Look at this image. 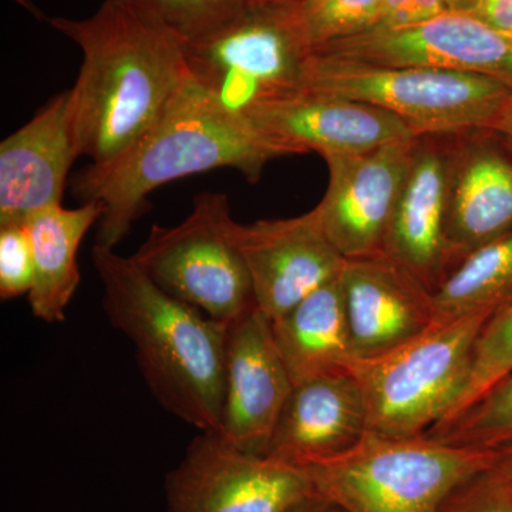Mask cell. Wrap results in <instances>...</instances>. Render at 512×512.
Returning <instances> with one entry per match:
<instances>
[{"instance_id": "6da1fadb", "label": "cell", "mask_w": 512, "mask_h": 512, "mask_svg": "<svg viewBox=\"0 0 512 512\" xmlns=\"http://www.w3.org/2000/svg\"><path fill=\"white\" fill-rule=\"evenodd\" d=\"M83 53L74 84L77 153L93 165L123 156L188 76L184 40L136 0H106L86 19H49Z\"/></svg>"}, {"instance_id": "7a4b0ae2", "label": "cell", "mask_w": 512, "mask_h": 512, "mask_svg": "<svg viewBox=\"0 0 512 512\" xmlns=\"http://www.w3.org/2000/svg\"><path fill=\"white\" fill-rule=\"evenodd\" d=\"M281 157L251 121L224 109L187 76L130 150L77 174L73 194L79 201L103 205L96 244L116 248L146 211L148 195L161 185L220 168L258 183L266 164Z\"/></svg>"}, {"instance_id": "3957f363", "label": "cell", "mask_w": 512, "mask_h": 512, "mask_svg": "<svg viewBox=\"0 0 512 512\" xmlns=\"http://www.w3.org/2000/svg\"><path fill=\"white\" fill-rule=\"evenodd\" d=\"M103 308L126 335L148 390L200 433H220L229 325L154 284L133 258L96 244Z\"/></svg>"}, {"instance_id": "277c9868", "label": "cell", "mask_w": 512, "mask_h": 512, "mask_svg": "<svg viewBox=\"0 0 512 512\" xmlns=\"http://www.w3.org/2000/svg\"><path fill=\"white\" fill-rule=\"evenodd\" d=\"M500 454L431 439L367 431L338 456L302 466L313 493L346 512H437Z\"/></svg>"}, {"instance_id": "5b68a950", "label": "cell", "mask_w": 512, "mask_h": 512, "mask_svg": "<svg viewBox=\"0 0 512 512\" xmlns=\"http://www.w3.org/2000/svg\"><path fill=\"white\" fill-rule=\"evenodd\" d=\"M512 83L480 74L379 66L312 52L301 89L379 107L416 136L490 130Z\"/></svg>"}, {"instance_id": "8992f818", "label": "cell", "mask_w": 512, "mask_h": 512, "mask_svg": "<svg viewBox=\"0 0 512 512\" xmlns=\"http://www.w3.org/2000/svg\"><path fill=\"white\" fill-rule=\"evenodd\" d=\"M491 316L437 323L387 355L357 362L352 373L370 433L421 436L446 419L466 389L478 336Z\"/></svg>"}, {"instance_id": "52a82bcc", "label": "cell", "mask_w": 512, "mask_h": 512, "mask_svg": "<svg viewBox=\"0 0 512 512\" xmlns=\"http://www.w3.org/2000/svg\"><path fill=\"white\" fill-rule=\"evenodd\" d=\"M188 76L238 116L301 90L312 53L293 2L252 0L234 18L184 42Z\"/></svg>"}, {"instance_id": "ba28073f", "label": "cell", "mask_w": 512, "mask_h": 512, "mask_svg": "<svg viewBox=\"0 0 512 512\" xmlns=\"http://www.w3.org/2000/svg\"><path fill=\"white\" fill-rule=\"evenodd\" d=\"M227 195H197L174 227L153 225L133 261L163 291L212 319L231 323L256 308L247 266L232 242Z\"/></svg>"}, {"instance_id": "9c48e42d", "label": "cell", "mask_w": 512, "mask_h": 512, "mask_svg": "<svg viewBox=\"0 0 512 512\" xmlns=\"http://www.w3.org/2000/svg\"><path fill=\"white\" fill-rule=\"evenodd\" d=\"M167 512H292L312 497L302 467L200 433L165 477Z\"/></svg>"}, {"instance_id": "30bf717a", "label": "cell", "mask_w": 512, "mask_h": 512, "mask_svg": "<svg viewBox=\"0 0 512 512\" xmlns=\"http://www.w3.org/2000/svg\"><path fill=\"white\" fill-rule=\"evenodd\" d=\"M312 52L379 66L480 74L512 83V33L466 10H447L412 28L367 30Z\"/></svg>"}, {"instance_id": "8fae6325", "label": "cell", "mask_w": 512, "mask_h": 512, "mask_svg": "<svg viewBox=\"0 0 512 512\" xmlns=\"http://www.w3.org/2000/svg\"><path fill=\"white\" fill-rule=\"evenodd\" d=\"M229 234L247 266L256 308L272 322L338 278L346 264L326 237L315 208L284 220H232Z\"/></svg>"}, {"instance_id": "7c38bea8", "label": "cell", "mask_w": 512, "mask_h": 512, "mask_svg": "<svg viewBox=\"0 0 512 512\" xmlns=\"http://www.w3.org/2000/svg\"><path fill=\"white\" fill-rule=\"evenodd\" d=\"M416 137L323 158L329 184L316 205L326 237L345 259L383 254L384 237Z\"/></svg>"}, {"instance_id": "4fadbf2b", "label": "cell", "mask_w": 512, "mask_h": 512, "mask_svg": "<svg viewBox=\"0 0 512 512\" xmlns=\"http://www.w3.org/2000/svg\"><path fill=\"white\" fill-rule=\"evenodd\" d=\"M272 320L252 309L229 325L220 436L265 456L293 390Z\"/></svg>"}, {"instance_id": "5bb4252c", "label": "cell", "mask_w": 512, "mask_h": 512, "mask_svg": "<svg viewBox=\"0 0 512 512\" xmlns=\"http://www.w3.org/2000/svg\"><path fill=\"white\" fill-rule=\"evenodd\" d=\"M245 119L284 157L363 153L417 137L403 120L379 107L303 89L259 104Z\"/></svg>"}, {"instance_id": "9a60e30c", "label": "cell", "mask_w": 512, "mask_h": 512, "mask_svg": "<svg viewBox=\"0 0 512 512\" xmlns=\"http://www.w3.org/2000/svg\"><path fill=\"white\" fill-rule=\"evenodd\" d=\"M454 134H426L414 140L383 244V254L412 272L433 295L453 272L447 198Z\"/></svg>"}, {"instance_id": "2e32d148", "label": "cell", "mask_w": 512, "mask_h": 512, "mask_svg": "<svg viewBox=\"0 0 512 512\" xmlns=\"http://www.w3.org/2000/svg\"><path fill=\"white\" fill-rule=\"evenodd\" d=\"M340 284L357 362L387 355L436 325L433 292L387 255L346 259Z\"/></svg>"}, {"instance_id": "e0dca14e", "label": "cell", "mask_w": 512, "mask_h": 512, "mask_svg": "<svg viewBox=\"0 0 512 512\" xmlns=\"http://www.w3.org/2000/svg\"><path fill=\"white\" fill-rule=\"evenodd\" d=\"M512 229V156L491 131L453 136L448 168L447 247L453 271Z\"/></svg>"}, {"instance_id": "ac0fdd59", "label": "cell", "mask_w": 512, "mask_h": 512, "mask_svg": "<svg viewBox=\"0 0 512 512\" xmlns=\"http://www.w3.org/2000/svg\"><path fill=\"white\" fill-rule=\"evenodd\" d=\"M70 99V90L57 94L0 144V225H25L35 212L62 204L80 157Z\"/></svg>"}, {"instance_id": "d6986e66", "label": "cell", "mask_w": 512, "mask_h": 512, "mask_svg": "<svg viewBox=\"0 0 512 512\" xmlns=\"http://www.w3.org/2000/svg\"><path fill=\"white\" fill-rule=\"evenodd\" d=\"M367 412L353 373L293 386L265 456L302 467L335 457L366 436Z\"/></svg>"}, {"instance_id": "ffe728a7", "label": "cell", "mask_w": 512, "mask_h": 512, "mask_svg": "<svg viewBox=\"0 0 512 512\" xmlns=\"http://www.w3.org/2000/svg\"><path fill=\"white\" fill-rule=\"evenodd\" d=\"M272 326L276 345L295 386L320 377L350 373L357 363L340 275L274 320Z\"/></svg>"}, {"instance_id": "44dd1931", "label": "cell", "mask_w": 512, "mask_h": 512, "mask_svg": "<svg viewBox=\"0 0 512 512\" xmlns=\"http://www.w3.org/2000/svg\"><path fill=\"white\" fill-rule=\"evenodd\" d=\"M100 202L63 204L35 212L26 222L35 261V281L28 295L30 309L46 323L63 322L80 285L77 252L84 235L103 217Z\"/></svg>"}, {"instance_id": "7402d4cb", "label": "cell", "mask_w": 512, "mask_h": 512, "mask_svg": "<svg viewBox=\"0 0 512 512\" xmlns=\"http://www.w3.org/2000/svg\"><path fill=\"white\" fill-rule=\"evenodd\" d=\"M433 296L436 325L511 303L512 229L463 259Z\"/></svg>"}, {"instance_id": "603a6c76", "label": "cell", "mask_w": 512, "mask_h": 512, "mask_svg": "<svg viewBox=\"0 0 512 512\" xmlns=\"http://www.w3.org/2000/svg\"><path fill=\"white\" fill-rule=\"evenodd\" d=\"M426 436L498 454L512 451V372Z\"/></svg>"}, {"instance_id": "cb8c5ba5", "label": "cell", "mask_w": 512, "mask_h": 512, "mask_svg": "<svg viewBox=\"0 0 512 512\" xmlns=\"http://www.w3.org/2000/svg\"><path fill=\"white\" fill-rule=\"evenodd\" d=\"M384 0H299L293 2L312 50L373 29Z\"/></svg>"}, {"instance_id": "d4e9b609", "label": "cell", "mask_w": 512, "mask_h": 512, "mask_svg": "<svg viewBox=\"0 0 512 512\" xmlns=\"http://www.w3.org/2000/svg\"><path fill=\"white\" fill-rule=\"evenodd\" d=\"M512 372V302L485 322L476 349L466 389L446 419L461 412L493 384ZM443 420V421H444ZM441 423V421H440Z\"/></svg>"}, {"instance_id": "484cf974", "label": "cell", "mask_w": 512, "mask_h": 512, "mask_svg": "<svg viewBox=\"0 0 512 512\" xmlns=\"http://www.w3.org/2000/svg\"><path fill=\"white\" fill-rule=\"evenodd\" d=\"M184 42L234 18L252 0H136Z\"/></svg>"}, {"instance_id": "4316f807", "label": "cell", "mask_w": 512, "mask_h": 512, "mask_svg": "<svg viewBox=\"0 0 512 512\" xmlns=\"http://www.w3.org/2000/svg\"><path fill=\"white\" fill-rule=\"evenodd\" d=\"M35 281V261L26 225H0V298L28 296Z\"/></svg>"}, {"instance_id": "83f0119b", "label": "cell", "mask_w": 512, "mask_h": 512, "mask_svg": "<svg viewBox=\"0 0 512 512\" xmlns=\"http://www.w3.org/2000/svg\"><path fill=\"white\" fill-rule=\"evenodd\" d=\"M437 512H512V485L493 467L461 485Z\"/></svg>"}, {"instance_id": "f1b7e54d", "label": "cell", "mask_w": 512, "mask_h": 512, "mask_svg": "<svg viewBox=\"0 0 512 512\" xmlns=\"http://www.w3.org/2000/svg\"><path fill=\"white\" fill-rule=\"evenodd\" d=\"M451 10L443 0H384L375 29H403L421 25Z\"/></svg>"}, {"instance_id": "f546056e", "label": "cell", "mask_w": 512, "mask_h": 512, "mask_svg": "<svg viewBox=\"0 0 512 512\" xmlns=\"http://www.w3.org/2000/svg\"><path fill=\"white\" fill-rule=\"evenodd\" d=\"M461 10L512 33V0H468Z\"/></svg>"}, {"instance_id": "4dcf8cb0", "label": "cell", "mask_w": 512, "mask_h": 512, "mask_svg": "<svg viewBox=\"0 0 512 512\" xmlns=\"http://www.w3.org/2000/svg\"><path fill=\"white\" fill-rule=\"evenodd\" d=\"M488 131L497 137V140L512 156V87Z\"/></svg>"}, {"instance_id": "1f68e13d", "label": "cell", "mask_w": 512, "mask_h": 512, "mask_svg": "<svg viewBox=\"0 0 512 512\" xmlns=\"http://www.w3.org/2000/svg\"><path fill=\"white\" fill-rule=\"evenodd\" d=\"M292 512H346L338 505L330 503L328 500H323L319 495L313 494L308 500L299 504Z\"/></svg>"}, {"instance_id": "d6a6232c", "label": "cell", "mask_w": 512, "mask_h": 512, "mask_svg": "<svg viewBox=\"0 0 512 512\" xmlns=\"http://www.w3.org/2000/svg\"><path fill=\"white\" fill-rule=\"evenodd\" d=\"M494 471L512 485V451L500 454V458L495 463Z\"/></svg>"}, {"instance_id": "836d02e7", "label": "cell", "mask_w": 512, "mask_h": 512, "mask_svg": "<svg viewBox=\"0 0 512 512\" xmlns=\"http://www.w3.org/2000/svg\"><path fill=\"white\" fill-rule=\"evenodd\" d=\"M13 2L18 3V5L22 6L23 9L28 10V12L32 13V15L35 16L37 20H40V22H45L47 19L45 13L37 8L33 0H13Z\"/></svg>"}, {"instance_id": "e575fe53", "label": "cell", "mask_w": 512, "mask_h": 512, "mask_svg": "<svg viewBox=\"0 0 512 512\" xmlns=\"http://www.w3.org/2000/svg\"><path fill=\"white\" fill-rule=\"evenodd\" d=\"M451 10H461L467 5L468 0H443Z\"/></svg>"}, {"instance_id": "d590c367", "label": "cell", "mask_w": 512, "mask_h": 512, "mask_svg": "<svg viewBox=\"0 0 512 512\" xmlns=\"http://www.w3.org/2000/svg\"><path fill=\"white\" fill-rule=\"evenodd\" d=\"M274 2H299V0H274Z\"/></svg>"}]
</instances>
